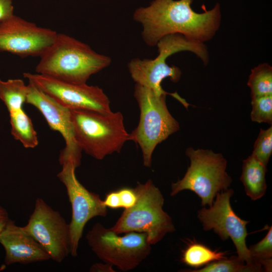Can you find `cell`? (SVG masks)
<instances>
[{"instance_id":"cell-11","label":"cell","mask_w":272,"mask_h":272,"mask_svg":"<svg viewBox=\"0 0 272 272\" xmlns=\"http://www.w3.org/2000/svg\"><path fill=\"white\" fill-rule=\"evenodd\" d=\"M57 176L64 185L72 210L70 225L71 238L70 254L76 257L84 227L91 219L105 217L107 207L99 194L91 192L78 180L75 170L77 167L71 162L62 165Z\"/></svg>"},{"instance_id":"cell-16","label":"cell","mask_w":272,"mask_h":272,"mask_svg":"<svg viewBox=\"0 0 272 272\" xmlns=\"http://www.w3.org/2000/svg\"><path fill=\"white\" fill-rule=\"evenodd\" d=\"M266 166L252 155L243 161L240 180L247 195L252 200L261 198L265 193Z\"/></svg>"},{"instance_id":"cell-15","label":"cell","mask_w":272,"mask_h":272,"mask_svg":"<svg viewBox=\"0 0 272 272\" xmlns=\"http://www.w3.org/2000/svg\"><path fill=\"white\" fill-rule=\"evenodd\" d=\"M0 243L5 249L4 262L7 265L29 264L50 259L39 243L11 219L0 232Z\"/></svg>"},{"instance_id":"cell-27","label":"cell","mask_w":272,"mask_h":272,"mask_svg":"<svg viewBox=\"0 0 272 272\" xmlns=\"http://www.w3.org/2000/svg\"><path fill=\"white\" fill-rule=\"evenodd\" d=\"M13 11L12 0H0V22L14 15Z\"/></svg>"},{"instance_id":"cell-23","label":"cell","mask_w":272,"mask_h":272,"mask_svg":"<svg viewBox=\"0 0 272 272\" xmlns=\"http://www.w3.org/2000/svg\"><path fill=\"white\" fill-rule=\"evenodd\" d=\"M272 154V126L260 129L253 146L252 155L266 166Z\"/></svg>"},{"instance_id":"cell-3","label":"cell","mask_w":272,"mask_h":272,"mask_svg":"<svg viewBox=\"0 0 272 272\" xmlns=\"http://www.w3.org/2000/svg\"><path fill=\"white\" fill-rule=\"evenodd\" d=\"M158 55L153 59H132L128 64L130 76L136 84L153 90L159 95H170L179 101L186 109L190 104L177 92L168 93L163 89L161 83L166 78L177 83L181 71L176 66H169L166 62L170 55L182 51L195 54L206 64L209 60L206 46L202 43L190 40L182 35L173 34L162 38L157 43Z\"/></svg>"},{"instance_id":"cell-25","label":"cell","mask_w":272,"mask_h":272,"mask_svg":"<svg viewBox=\"0 0 272 272\" xmlns=\"http://www.w3.org/2000/svg\"><path fill=\"white\" fill-rule=\"evenodd\" d=\"M121 208L127 209L135 203L137 195L134 188L123 187L117 190Z\"/></svg>"},{"instance_id":"cell-20","label":"cell","mask_w":272,"mask_h":272,"mask_svg":"<svg viewBox=\"0 0 272 272\" xmlns=\"http://www.w3.org/2000/svg\"><path fill=\"white\" fill-rule=\"evenodd\" d=\"M247 85L251 98L272 95V67L266 63L254 67L251 70Z\"/></svg>"},{"instance_id":"cell-13","label":"cell","mask_w":272,"mask_h":272,"mask_svg":"<svg viewBox=\"0 0 272 272\" xmlns=\"http://www.w3.org/2000/svg\"><path fill=\"white\" fill-rule=\"evenodd\" d=\"M57 33L13 15L0 22V51L22 57L40 56L53 43Z\"/></svg>"},{"instance_id":"cell-5","label":"cell","mask_w":272,"mask_h":272,"mask_svg":"<svg viewBox=\"0 0 272 272\" xmlns=\"http://www.w3.org/2000/svg\"><path fill=\"white\" fill-rule=\"evenodd\" d=\"M134 189L137 195L135 203L124 209L111 229L118 234L144 233L149 243L155 244L175 230L171 218L163 209L164 198L150 179L144 184L138 183Z\"/></svg>"},{"instance_id":"cell-29","label":"cell","mask_w":272,"mask_h":272,"mask_svg":"<svg viewBox=\"0 0 272 272\" xmlns=\"http://www.w3.org/2000/svg\"><path fill=\"white\" fill-rule=\"evenodd\" d=\"M112 266L105 263V265L100 264V263H96L94 265H93L90 269V271H105L104 270H111Z\"/></svg>"},{"instance_id":"cell-8","label":"cell","mask_w":272,"mask_h":272,"mask_svg":"<svg viewBox=\"0 0 272 272\" xmlns=\"http://www.w3.org/2000/svg\"><path fill=\"white\" fill-rule=\"evenodd\" d=\"M119 236L111 228L97 223L86 238L95 255L104 263L123 271L137 267L150 254L151 244L146 234L136 232Z\"/></svg>"},{"instance_id":"cell-14","label":"cell","mask_w":272,"mask_h":272,"mask_svg":"<svg viewBox=\"0 0 272 272\" xmlns=\"http://www.w3.org/2000/svg\"><path fill=\"white\" fill-rule=\"evenodd\" d=\"M26 103L35 106L42 114L50 128L57 131L65 141L59 162H71L77 168L81 164L82 150L75 136L70 109L63 106L34 84L29 82Z\"/></svg>"},{"instance_id":"cell-4","label":"cell","mask_w":272,"mask_h":272,"mask_svg":"<svg viewBox=\"0 0 272 272\" xmlns=\"http://www.w3.org/2000/svg\"><path fill=\"white\" fill-rule=\"evenodd\" d=\"M76 142L82 151L97 159L114 152L120 153L128 141L122 114L120 112L102 113L70 109Z\"/></svg>"},{"instance_id":"cell-18","label":"cell","mask_w":272,"mask_h":272,"mask_svg":"<svg viewBox=\"0 0 272 272\" xmlns=\"http://www.w3.org/2000/svg\"><path fill=\"white\" fill-rule=\"evenodd\" d=\"M28 85L20 79L3 81L0 79V99L9 112L23 108L26 103Z\"/></svg>"},{"instance_id":"cell-26","label":"cell","mask_w":272,"mask_h":272,"mask_svg":"<svg viewBox=\"0 0 272 272\" xmlns=\"http://www.w3.org/2000/svg\"><path fill=\"white\" fill-rule=\"evenodd\" d=\"M104 205L112 209L121 208L119 196L117 190L108 193L103 200Z\"/></svg>"},{"instance_id":"cell-6","label":"cell","mask_w":272,"mask_h":272,"mask_svg":"<svg viewBox=\"0 0 272 272\" xmlns=\"http://www.w3.org/2000/svg\"><path fill=\"white\" fill-rule=\"evenodd\" d=\"M134 96L140 109L138 125L129 133L128 140L140 146L144 165L150 167L156 147L177 131L179 125L169 112L166 103V95H159L153 90L135 84Z\"/></svg>"},{"instance_id":"cell-22","label":"cell","mask_w":272,"mask_h":272,"mask_svg":"<svg viewBox=\"0 0 272 272\" xmlns=\"http://www.w3.org/2000/svg\"><path fill=\"white\" fill-rule=\"evenodd\" d=\"M192 272H254L253 269L238 256L216 260Z\"/></svg>"},{"instance_id":"cell-21","label":"cell","mask_w":272,"mask_h":272,"mask_svg":"<svg viewBox=\"0 0 272 272\" xmlns=\"http://www.w3.org/2000/svg\"><path fill=\"white\" fill-rule=\"evenodd\" d=\"M251 257L264 271H271L272 257V227L267 233L259 242L248 248Z\"/></svg>"},{"instance_id":"cell-24","label":"cell","mask_w":272,"mask_h":272,"mask_svg":"<svg viewBox=\"0 0 272 272\" xmlns=\"http://www.w3.org/2000/svg\"><path fill=\"white\" fill-rule=\"evenodd\" d=\"M252 121L272 124V95L251 98Z\"/></svg>"},{"instance_id":"cell-19","label":"cell","mask_w":272,"mask_h":272,"mask_svg":"<svg viewBox=\"0 0 272 272\" xmlns=\"http://www.w3.org/2000/svg\"><path fill=\"white\" fill-rule=\"evenodd\" d=\"M226 252L213 250L197 242H191L183 251L181 261L193 267H199L211 262L227 258Z\"/></svg>"},{"instance_id":"cell-28","label":"cell","mask_w":272,"mask_h":272,"mask_svg":"<svg viewBox=\"0 0 272 272\" xmlns=\"http://www.w3.org/2000/svg\"><path fill=\"white\" fill-rule=\"evenodd\" d=\"M9 219L7 210L0 205V232L4 228Z\"/></svg>"},{"instance_id":"cell-7","label":"cell","mask_w":272,"mask_h":272,"mask_svg":"<svg viewBox=\"0 0 272 272\" xmlns=\"http://www.w3.org/2000/svg\"><path fill=\"white\" fill-rule=\"evenodd\" d=\"M190 166L181 179L171 185V195L184 190L196 193L202 206H211L217 194L229 188L232 178L227 173V160L211 150L188 148L185 152Z\"/></svg>"},{"instance_id":"cell-10","label":"cell","mask_w":272,"mask_h":272,"mask_svg":"<svg viewBox=\"0 0 272 272\" xmlns=\"http://www.w3.org/2000/svg\"><path fill=\"white\" fill-rule=\"evenodd\" d=\"M25 232L35 239L56 262H61L71 253L69 224L60 213L38 197L26 225Z\"/></svg>"},{"instance_id":"cell-12","label":"cell","mask_w":272,"mask_h":272,"mask_svg":"<svg viewBox=\"0 0 272 272\" xmlns=\"http://www.w3.org/2000/svg\"><path fill=\"white\" fill-rule=\"evenodd\" d=\"M23 76L69 109L111 111L109 98L98 86L70 83L37 73H24Z\"/></svg>"},{"instance_id":"cell-9","label":"cell","mask_w":272,"mask_h":272,"mask_svg":"<svg viewBox=\"0 0 272 272\" xmlns=\"http://www.w3.org/2000/svg\"><path fill=\"white\" fill-rule=\"evenodd\" d=\"M234 190L228 188L219 192L209 209L203 208L197 212V217L204 230H213L223 241L231 238L236 248L238 257L250 266L254 272L263 271L250 256L246 246L248 234L246 225L249 221L242 220L234 212L230 198Z\"/></svg>"},{"instance_id":"cell-1","label":"cell","mask_w":272,"mask_h":272,"mask_svg":"<svg viewBox=\"0 0 272 272\" xmlns=\"http://www.w3.org/2000/svg\"><path fill=\"white\" fill-rule=\"evenodd\" d=\"M192 1L155 0L147 7L137 9L133 18L142 25L145 42L155 46L162 38L173 34L202 43L213 38L221 23L219 4L210 11L197 13L191 7Z\"/></svg>"},{"instance_id":"cell-2","label":"cell","mask_w":272,"mask_h":272,"mask_svg":"<svg viewBox=\"0 0 272 272\" xmlns=\"http://www.w3.org/2000/svg\"><path fill=\"white\" fill-rule=\"evenodd\" d=\"M40 57L35 69L37 74L76 84H86L92 75L111 62L109 56L62 33H57L53 43Z\"/></svg>"},{"instance_id":"cell-17","label":"cell","mask_w":272,"mask_h":272,"mask_svg":"<svg viewBox=\"0 0 272 272\" xmlns=\"http://www.w3.org/2000/svg\"><path fill=\"white\" fill-rule=\"evenodd\" d=\"M11 134L26 148H34L38 139L31 118L23 108L9 112Z\"/></svg>"}]
</instances>
